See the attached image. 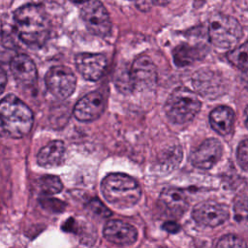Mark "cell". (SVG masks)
<instances>
[{
  "label": "cell",
  "mask_w": 248,
  "mask_h": 248,
  "mask_svg": "<svg viewBox=\"0 0 248 248\" xmlns=\"http://www.w3.org/2000/svg\"><path fill=\"white\" fill-rule=\"evenodd\" d=\"M208 35L210 42L217 47L232 48L241 39L242 27L234 17L217 14L209 20Z\"/></svg>",
  "instance_id": "obj_5"
},
{
  "label": "cell",
  "mask_w": 248,
  "mask_h": 248,
  "mask_svg": "<svg viewBox=\"0 0 248 248\" xmlns=\"http://www.w3.org/2000/svg\"><path fill=\"white\" fill-rule=\"evenodd\" d=\"M15 27L19 39L30 46H42L50 33V21L39 4L19 7L14 14Z\"/></svg>",
  "instance_id": "obj_1"
},
{
  "label": "cell",
  "mask_w": 248,
  "mask_h": 248,
  "mask_svg": "<svg viewBox=\"0 0 248 248\" xmlns=\"http://www.w3.org/2000/svg\"><path fill=\"white\" fill-rule=\"evenodd\" d=\"M193 84L196 90L206 98H216L225 91L222 77L207 69H202L193 76Z\"/></svg>",
  "instance_id": "obj_13"
},
{
  "label": "cell",
  "mask_w": 248,
  "mask_h": 248,
  "mask_svg": "<svg viewBox=\"0 0 248 248\" xmlns=\"http://www.w3.org/2000/svg\"><path fill=\"white\" fill-rule=\"evenodd\" d=\"M106 105V96L100 90H96L78 101L74 108V115L81 122L93 121L103 114Z\"/></svg>",
  "instance_id": "obj_9"
},
{
  "label": "cell",
  "mask_w": 248,
  "mask_h": 248,
  "mask_svg": "<svg viewBox=\"0 0 248 248\" xmlns=\"http://www.w3.org/2000/svg\"><path fill=\"white\" fill-rule=\"evenodd\" d=\"M80 16L90 33L105 37L111 30L109 15L105 6L98 0H89L80 10Z\"/></svg>",
  "instance_id": "obj_6"
},
{
  "label": "cell",
  "mask_w": 248,
  "mask_h": 248,
  "mask_svg": "<svg viewBox=\"0 0 248 248\" xmlns=\"http://www.w3.org/2000/svg\"><path fill=\"white\" fill-rule=\"evenodd\" d=\"M171 0H151V2L153 4H156V5H159V6H165L167 4H169Z\"/></svg>",
  "instance_id": "obj_28"
},
{
  "label": "cell",
  "mask_w": 248,
  "mask_h": 248,
  "mask_svg": "<svg viewBox=\"0 0 248 248\" xmlns=\"http://www.w3.org/2000/svg\"><path fill=\"white\" fill-rule=\"evenodd\" d=\"M229 61L242 71H248V42L231 50L227 55Z\"/></svg>",
  "instance_id": "obj_20"
},
{
  "label": "cell",
  "mask_w": 248,
  "mask_h": 248,
  "mask_svg": "<svg viewBox=\"0 0 248 248\" xmlns=\"http://www.w3.org/2000/svg\"><path fill=\"white\" fill-rule=\"evenodd\" d=\"M193 219L200 225L206 227H217L229 218V211L226 205L213 201H206L198 203L192 211Z\"/></svg>",
  "instance_id": "obj_10"
},
{
  "label": "cell",
  "mask_w": 248,
  "mask_h": 248,
  "mask_svg": "<svg viewBox=\"0 0 248 248\" xmlns=\"http://www.w3.org/2000/svg\"><path fill=\"white\" fill-rule=\"evenodd\" d=\"M199 52L196 47L187 44H181L173 49V60L176 66L183 67L196 60Z\"/></svg>",
  "instance_id": "obj_19"
},
{
  "label": "cell",
  "mask_w": 248,
  "mask_h": 248,
  "mask_svg": "<svg viewBox=\"0 0 248 248\" xmlns=\"http://www.w3.org/2000/svg\"><path fill=\"white\" fill-rule=\"evenodd\" d=\"M163 228L165 231L169 232H171V233H175L179 231V226L178 224H176L175 222H172V221H168L166 223H164L163 225Z\"/></svg>",
  "instance_id": "obj_27"
},
{
  "label": "cell",
  "mask_w": 248,
  "mask_h": 248,
  "mask_svg": "<svg viewBox=\"0 0 248 248\" xmlns=\"http://www.w3.org/2000/svg\"><path fill=\"white\" fill-rule=\"evenodd\" d=\"M202 107L196 93L186 87L175 88L169 96L165 112L174 124H186L193 120Z\"/></svg>",
  "instance_id": "obj_4"
},
{
  "label": "cell",
  "mask_w": 248,
  "mask_h": 248,
  "mask_svg": "<svg viewBox=\"0 0 248 248\" xmlns=\"http://www.w3.org/2000/svg\"><path fill=\"white\" fill-rule=\"evenodd\" d=\"M244 118H245V124L248 127V106H247V108H245V111H244Z\"/></svg>",
  "instance_id": "obj_30"
},
{
  "label": "cell",
  "mask_w": 248,
  "mask_h": 248,
  "mask_svg": "<svg viewBox=\"0 0 248 248\" xmlns=\"http://www.w3.org/2000/svg\"><path fill=\"white\" fill-rule=\"evenodd\" d=\"M34 2H36V3H40V2H42L43 0H33Z\"/></svg>",
  "instance_id": "obj_32"
},
{
  "label": "cell",
  "mask_w": 248,
  "mask_h": 248,
  "mask_svg": "<svg viewBox=\"0 0 248 248\" xmlns=\"http://www.w3.org/2000/svg\"><path fill=\"white\" fill-rule=\"evenodd\" d=\"M217 247H245L246 243L240 237L234 234H226L216 243Z\"/></svg>",
  "instance_id": "obj_24"
},
{
  "label": "cell",
  "mask_w": 248,
  "mask_h": 248,
  "mask_svg": "<svg viewBox=\"0 0 248 248\" xmlns=\"http://www.w3.org/2000/svg\"><path fill=\"white\" fill-rule=\"evenodd\" d=\"M76 65L79 74L87 80L96 81L103 77L108 60L101 53H79L76 56Z\"/></svg>",
  "instance_id": "obj_12"
},
{
  "label": "cell",
  "mask_w": 248,
  "mask_h": 248,
  "mask_svg": "<svg viewBox=\"0 0 248 248\" xmlns=\"http://www.w3.org/2000/svg\"><path fill=\"white\" fill-rule=\"evenodd\" d=\"M45 81L47 90L60 100L70 97L77 84L75 74L65 66L51 67L46 74Z\"/></svg>",
  "instance_id": "obj_7"
},
{
  "label": "cell",
  "mask_w": 248,
  "mask_h": 248,
  "mask_svg": "<svg viewBox=\"0 0 248 248\" xmlns=\"http://www.w3.org/2000/svg\"><path fill=\"white\" fill-rule=\"evenodd\" d=\"M5 81H6V74L4 72V70L2 69L1 70V85H2V90H4V87H5Z\"/></svg>",
  "instance_id": "obj_29"
},
{
  "label": "cell",
  "mask_w": 248,
  "mask_h": 248,
  "mask_svg": "<svg viewBox=\"0 0 248 248\" xmlns=\"http://www.w3.org/2000/svg\"><path fill=\"white\" fill-rule=\"evenodd\" d=\"M87 207L95 214L102 216V217H108L111 215L110 210L102 202H100L98 199H93L91 200L88 204Z\"/></svg>",
  "instance_id": "obj_26"
},
{
  "label": "cell",
  "mask_w": 248,
  "mask_h": 248,
  "mask_svg": "<svg viewBox=\"0 0 248 248\" xmlns=\"http://www.w3.org/2000/svg\"><path fill=\"white\" fill-rule=\"evenodd\" d=\"M235 221L245 230H248V197H238L233 205Z\"/></svg>",
  "instance_id": "obj_21"
},
{
  "label": "cell",
  "mask_w": 248,
  "mask_h": 248,
  "mask_svg": "<svg viewBox=\"0 0 248 248\" xmlns=\"http://www.w3.org/2000/svg\"><path fill=\"white\" fill-rule=\"evenodd\" d=\"M65 151V144L62 140H52L39 151L37 155V162L44 168L57 167L62 163Z\"/></svg>",
  "instance_id": "obj_17"
},
{
  "label": "cell",
  "mask_w": 248,
  "mask_h": 248,
  "mask_svg": "<svg viewBox=\"0 0 248 248\" xmlns=\"http://www.w3.org/2000/svg\"><path fill=\"white\" fill-rule=\"evenodd\" d=\"M182 158V151L179 146L171 147L168 153H166L163 156V159L161 160L162 168L163 170L167 168L168 170H172L174 167H176Z\"/></svg>",
  "instance_id": "obj_23"
},
{
  "label": "cell",
  "mask_w": 248,
  "mask_h": 248,
  "mask_svg": "<svg viewBox=\"0 0 248 248\" xmlns=\"http://www.w3.org/2000/svg\"><path fill=\"white\" fill-rule=\"evenodd\" d=\"M104 236L117 245H130L138 238V232L132 225L121 220H109L104 227Z\"/></svg>",
  "instance_id": "obj_14"
},
{
  "label": "cell",
  "mask_w": 248,
  "mask_h": 248,
  "mask_svg": "<svg viewBox=\"0 0 248 248\" xmlns=\"http://www.w3.org/2000/svg\"><path fill=\"white\" fill-rule=\"evenodd\" d=\"M209 122L212 129L222 136L231 133L234 122L233 110L226 106L214 108L209 115Z\"/></svg>",
  "instance_id": "obj_18"
},
{
  "label": "cell",
  "mask_w": 248,
  "mask_h": 248,
  "mask_svg": "<svg viewBox=\"0 0 248 248\" xmlns=\"http://www.w3.org/2000/svg\"><path fill=\"white\" fill-rule=\"evenodd\" d=\"M237 161L239 166L248 171V140L241 141L237 148Z\"/></svg>",
  "instance_id": "obj_25"
},
{
  "label": "cell",
  "mask_w": 248,
  "mask_h": 248,
  "mask_svg": "<svg viewBox=\"0 0 248 248\" xmlns=\"http://www.w3.org/2000/svg\"><path fill=\"white\" fill-rule=\"evenodd\" d=\"M159 201L167 212L174 217L182 216L188 208L186 194L175 187L164 188L160 194Z\"/></svg>",
  "instance_id": "obj_16"
},
{
  "label": "cell",
  "mask_w": 248,
  "mask_h": 248,
  "mask_svg": "<svg viewBox=\"0 0 248 248\" xmlns=\"http://www.w3.org/2000/svg\"><path fill=\"white\" fill-rule=\"evenodd\" d=\"M40 189L44 194L46 195H53L59 193L62 188L63 184L58 176L55 175H44L39 180Z\"/></svg>",
  "instance_id": "obj_22"
},
{
  "label": "cell",
  "mask_w": 248,
  "mask_h": 248,
  "mask_svg": "<svg viewBox=\"0 0 248 248\" xmlns=\"http://www.w3.org/2000/svg\"><path fill=\"white\" fill-rule=\"evenodd\" d=\"M1 131L13 139H20L32 128L33 113L29 107L14 94L3 97L0 106Z\"/></svg>",
  "instance_id": "obj_2"
},
{
  "label": "cell",
  "mask_w": 248,
  "mask_h": 248,
  "mask_svg": "<svg viewBox=\"0 0 248 248\" xmlns=\"http://www.w3.org/2000/svg\"><path fill=\"white\" fill-rule=\"evenodd\" d=\"M222 152L221 142L216 139H208L191 153L190 161L198 169L208 170L221 159Z\"/></svg>",
  "instance_id": "obj_11"
},
{
  "label": "cell",
  "mask_w": 248,
  "mask_h": 248,
  "mask_svg": "<svg viewBox=\"0 0 248 248\" xmlns=\"http://www.w3.org/2000/svg\"><path fill=\"white\" fill-rule=\"evenodd\" d=\"M104 198L117 208L134 206L140 199L141 190L136 179L125 173H109L101 183Z\"/></svg>",
  "instance_id": "obj_3"
},
{
  "label": "cell",
  "mask_w": 248,
  "mask_h": 248,
  "mask_svg": "<svg viewBox=\"0 0 248 248\" xmlns=\"http://www.w3.org/2000/svg\"><path fill=\"white\" fill-rule=\"evenodd\" d=\"M132 90L148 91L157 84L156 66L150 57L140 55L135 59L129 71Z\"/></svg>",
  "instance_id": "obj_8"
},
{
  "label": "cell",
  "mask_w": 248,
  "mask_h": 248,
  "mask_svg": "<svg viewBox=\"0 0 248 248\" xmlns=\"http://www.w3.org/2000/svg\"><path fill=\"white\" fill-rule=\"evenodd\" d=\"M70 1H72L73 3L80 4V3H85V2H87V1H89V0H70Z\"/></svg>",
  "instance_id": "obj_31"
},
{
  "label": "cell",
  "mask_w": 248,
  "mask_h": 248,
  "mask_svg": "<svg viewBox=\"0 0 248 248\" xmlns=\"http://www.w3.org/2000/svg\"><path fill=\"white\" fill-rule=\"evenodd\" d=\"M10 69L16 80L23 86H32L37 80V68L26 54H17L10 62Z\"/></svg>",
  "instance_id": "obj_15"
}]
</instances>
